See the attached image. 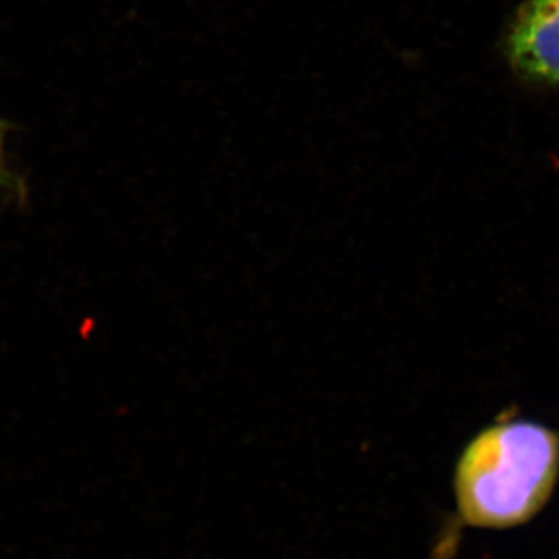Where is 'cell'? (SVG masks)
<instances>
[{"label": "cell", "instance_id": "3", "mask_svg": "<svg viewBox=\"0 0 559 559\" xmlns=\"http://www.w3.org/2000/svg\"><path fill=\"white\" fill-rule=\"evenodd\" d=\"M13 130L10 121L0 117V189L5 190L21 204L28 200L27 180L20 173L11 168L9 154H7V135Z\"/></svg>", "mask_w": 559, "mask_h": 559}, {"label": "cell", "instance_id": "2", "mask_svg": "<svg viewBox=\"0 0 559 559\" xmlns=\"http://www.w3.org/2000/svg\"><path fill=\"white\" fill-rule=\"evenodd\" d=\"M510 60L522 75L559 83V0H528L511 28Z\"/></svg>", "mask_w": 559, "mask_h": 559}, {"label": "cell", "instance_id": "1", "mask_svg": "<svg viewBox=\"0 0 559 559\" xmlns=\"http://www.w3.org/2000/svg\"><path fill=\"white\" fill-rule=\"evenodd\" d=\"M559 479V436L528 419L480 430L454 471L459 520L473 528L510 530L535 520Z\"/></svg>", "mask_w": 559, "mask_h": 559}]
</instances>
